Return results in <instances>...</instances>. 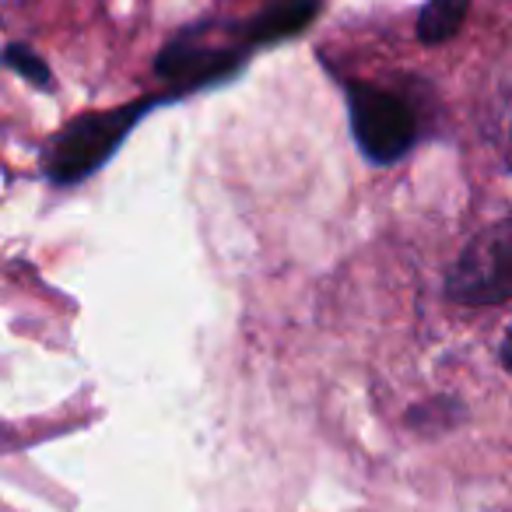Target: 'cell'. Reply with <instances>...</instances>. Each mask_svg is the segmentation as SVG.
I'll list each match as a JSON object with an SVG mask.
<instances>
[{
    "mask_svg": "<svg viewBox=\"0 0 512 512\" xmlns=\"http://www.w3.org/2000/svg\"><path fill=\"white\" fill-rule=\"evenodd\" d=\"M176 92L144 95V99L123 102L116 109H99V113H81L71 123L57 130L39 151L46 183L53 186H78L92 179L109 158L120 151V144L134 134V127L158 106L176 102Z\"/></svg>",
    "mask_w": 512,
    "mask_h": 512,
    "instance_id": "1",
    "label": "cell"
},
{
    "mask_svg": "<svg viewBox=\"0 0 512 512\" xmlns=\"http://www.w3.org/2000/svg\"><path fill=\"white\" fill-rule=\"evenodd\" d=\"M225 25H228L225 43L214 39V32H218L214 22H197L179 32V36H172L155 57V78L165 81L179 99L190 92H200V88H214L221 81H232L246 67L253 50L235 36L232 22Z\"/></svg>",
    "mask_w": 512,
    "mask_h": 512,
    "instance_id": "2",
    "label": "cell"
},
{
    "mask_svg": "<svg viewBox=\"0 0 512 512\" xmlns=\"http://www.w3.org/2000/svg\"><path fill=\"white\" fill-rule=\"evenodd\" d=\"M344 102H348L351 137H355L362 158H369L372 165L400 162L418 144L421 123L404 95L369 85V81H348Z\"/></svg>",
    "mask_w": 512,
    "mask_h": 512,
    "instance_id": "3",
    "label": "cell"
},
{
    "mask_svg": "<svg viewBox=\"0 0 512 512\" xmlns=\"http://www.w3.org/2000/svg\"><path fill=\"white\" fill-rule=\"evenodd\" d=\"M446 295L460 306H498L512 299V214L470 235L446 271Z\"/></svg>",
    "mask_w": 512,
    "mask_h": 512,
    "instance_id": "4",
    "label": "cell"
},
{
    "mask_svg": "<svg viewBox=\"0 0 512 512\" xmlns=\"http://www.w3.org/2000/svg\"><path fill=\"white\" fill-rule=\"evenodd\" d=\"M316 15H320V0H274L271 8L256 11L253 18L232 22V29L256 53L281 39H295Z\"/></svg>",
    "mask_w": 512,
    "mask_h": 512,
    "instance_id": "5",
    "label": "cell"
},
{
    "mask_svg": "<svg viewBox=\"0 0 512 512\" xmlns=\"http://www.w3.org/2000/svg\"><path fill=\"white\" fill-rule=\"evenodd\" d=\"M474 0H428L418 11V39L425 46H442L463 29Z\"/></svg>",
    "mask_w": 512,
    "mask_h": 512,
    "instance_id": "6",
    "label": "cell"
},
{
    "mask_svg": "<svg viewBox=\"0 0 512 512\" xmlns=\"http://www.w3.org/2000/svg\"><path fill=\"white\" fill-rule=\"evenodd\" d=\"M4 64H8L18 78L29 81L32 88H50L53 85V71L46 67V60L39 57L36 50H29L25 43H11L8 50H4Z\"/></svg>",
    "mask_w": 512,
    "mask_h": 512,
    "instance_id": "7",
    "label": "cell"
},
{
    "mask_svg": "<svg viewBox=\"0 0 512 512\" xmlns=\"http://www.w3.org/2000/svg\"><path fill=\"white\" fill-rule=\"evenodd\" d=\"M498 355H502L505 372H512V327L505 330V337H502V351H498Z\"/></svg>",
    "mask_w": 512,
    "mask_h": 512,
    "instance_id": "8",
    "label": "cell"
}]
</instances>
